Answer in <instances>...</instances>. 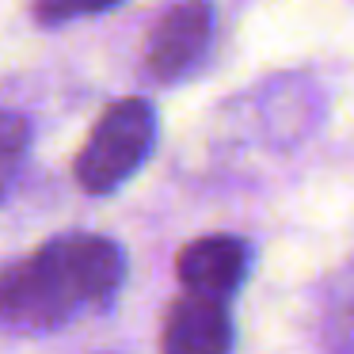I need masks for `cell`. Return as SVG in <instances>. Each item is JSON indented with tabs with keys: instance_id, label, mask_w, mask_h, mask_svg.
<instances>
[{
	"instance_id": "6da1fadb",
	"label": "cell",
	"mask_w": 354,
	"mask_h": 354,
	"mask_svg": "<svg viewBox=\"0 0 354 354\" xmlns=\"http://www.w3.org/2000/svg\"><path fill=\"white\" fill-rule=\"evenodd\" d=\"M126 282V252L100 232H65L0 278V324L42 335L107 308Z\"/></svg>"
},
{
	"instance_id": "7a4b0ae2",
	"label": "cell",
	"mask_w": 354,
	"mask_h": 354,
	"mask_svg": "<svg viewBox=\"0 0 354 354\" xmlns=\"http://www.w3.org/2000/svg\"><path fill=\"white\" fill-rule=\"evenodd\" d=\"M156 145V111L149 100L130 95V100L111 103L92 126L84 149L77 153L73 176L88 194H115L126 179L141 171V164L153 156Z\"/></svg>"
},
{
	"instance_id": "3957f363",
	"label": "cell",
	"mask_w": 354,
	"mask_h": 354,
	"mask_svg": "<svg viewBox=\"0 0 354 354\" xmlns=\"http://www.w3.org/2000/svg\"><path fill=\"white\" fill-rule=\"evenodd\" d=\"M217 35V12L202 0L176 4L153 24L145 42V69L156 84H183L206 65Z\"/></svg>"
},
{
	"instance_id": "277c9868",
	"label": "cell",
	"mask_w": 354,
	"mask_h": 354,
	"mask_svg": "<svg viewBox=\"0 0 354 354\" xmlns=\"http://www.w3.org/2000/svg\"><path fill=\"white\" fill-rule=\"evenodd\" d=\"M176 270L191 297H206L221 305L229 293L244 286L248 270H252V244L240 236H229V232L198 236L179 252Z\"/></svg>"
},
{
	"instance_id": "5b68a950",
	"label": "cell",
	"mask_w": 354,
	"mask_h": 354,
	"mask_svg": "<svg viewBox=\"0 0 354 354\" xmlns=\"http://www.w3.org/2000/svg\"><path fill=\"white\" fill-rule=\"evenodd\" d=\"M164 354H232V320L225 305L206 297H191L168 308L160 335Z\"/></svg>"
},
{
	"instance_id": "8992f818",
	"label": "cell",
	"mask_w": 354,
	"mask_h": 354,
	"mask_svg": "<svg viewBox=\"0 0 354 354\" xmlns=\"http://www.w3.org/2000/svg\"><path fill=\"white\" fill-rule=\"evenodd\" d=\"M31 153V126L12 111H0V198L12 191Z\"/></svg>"
},
{
	"instance_id": "52a82bcc",
	"label": "cell",
	"mask_w": 354,
	"mask_h": 354,
	"mask_svg": "<svg viewBox=\"0 0 354 354\" xmlns=\"http://www.w3.org/2000/svg\"><path fill=\"white\" fill-rule=\"evenodd\" d=\"M107 12V4H39L35 8V19L39 24H69V19H88V16H103Z\"/></svg>"
}]
</instances>
